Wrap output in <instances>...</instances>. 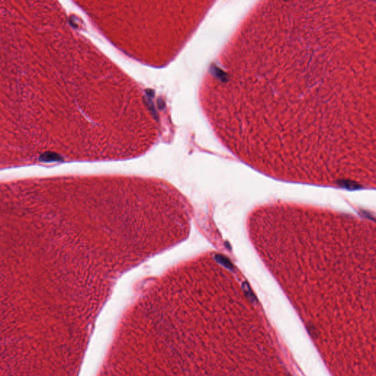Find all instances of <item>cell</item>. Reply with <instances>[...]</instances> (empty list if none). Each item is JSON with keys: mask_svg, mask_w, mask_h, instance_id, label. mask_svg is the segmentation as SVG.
Wrapping results in <instances>:
<instances>
[{"mask_svg": "<svg viewBox=\"0 0 376 376\" xmlns=\"http://www.w3.org/2000/svg\"><path fill=\"white\" fill-rule=\"evenodd\" d=\"M372 1H259L226 43L209 113L235 156L287 181L375 182Z\"/></svg>", "mask_w": 376, "mask_h": 376, "instance_id": "1", "label": "cell"}, {"mask_svg": "<svg viewBox=\"0 0 376 376\" xmlns=\"http://www.w3.org/2000/svg\"><path fill=\"white\" fill-rule=\"evenodd\" d=\"M262 212L254 242L281 283L318 297L373 298L374 225L318 211Z\"/></svg>", "mask_w": 376, "mask_h": 376, "instance_id": "2", "label": "cell"}]
</instances>
